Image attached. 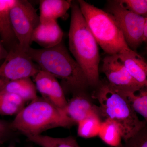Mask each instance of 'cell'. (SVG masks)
<instances>
[{
    "label": "cell",
    "mask_w": 147,
    "mask_h": 147,
    "mask_svg": "<svg viewBox=\"0 0 147 147\" xmlns=\"http://www.w3.org/2000/svg\"><path fill=\"white\" fill-rule=\"evenodd\" d=\"M118 90L125 97L136 113L142 116L147 121V87L131 89Z\"/></svg>",
    "instance_id": "cell-17"
},
{
    "label": "cell",
    "mask_w": 147,
    "mask_h": 147,
    "mask_svg": "<svg viewBox=\"0 0 147 147\" xmlns=\"http://www.w3.org/2000/svg\"><path fill=\"white\" fill-rule=\"evenodd\" d=\"M121 147H147V126L125 142Z\"/></svg>",
    "instance_id": "cell-23"
},
{
    "label": "cell",
    "mask_w": 147,
    "mask_h": 147,
    "mask_svg": "<svg viewBox=\"0 0 147 147\" xmlns=\"http://www.w3.org/2000/svg\"><path fill=\"white\" fill-rule=\"evenodd\" d=\"M77 1L92 34L107 55L131 50L125 42L117 22L110 13L84 0Z\"/></svg>",
    "instance_id": "cell-5"
},
{
    "label": "cell",
    "mask_w": 147,
    "mask_h": 147,
    "mask_svg": "<svg viewBox=\"0 0 147 147\" xmlns=\"http://www.w3.org/2000/svg\"><path fill=\"white\" fill-rule=\"evenodd\" d=\"M37 90L42 97L61 110H64L67 101L62 87L52 74L40 70L34 77Z\"/></svg>",
    "instance_id": "cell-10"
},
{
    "label": "cell",
    "mask_w": 147,
    "mask_h": 147,
    "mask_svg": "<svg viewBox=\"0 0 147 147\" xmlns=\"http://www.w3.org/2000/svg\"><path fill=\"white\" fill-rule=\"evenodd\" d=\"M69 0H41L39 2L40 21L47 24L65 15L71 8Z\"/></svg>",
    "instance_id": "cell-15"
},
{
    "label": "cell",
    "mask_w": 147,
    "mask_h": 147,
    "mask_svg": "<svg viewBox=\"0 0 147 147\" xmlns=\"http://www.w3.org/2000/svg\"><path fill=\"white\" fill-rule=\"evenodd\" d=\"M16 2L17 0H0V38L7 50L8 48L9 53L16 50L18 45L10 17L11 9Z\"/></svg>",
    "instance_id": "cell-12"
},
{
    "label": "cell",
    "mask_w": 147,
    "mask_h": 147,
    "mask_svg": "<svg viewBox=\"0 0 147 147\" xmlns=\"http://www.w3.org/2000/svg\"><path fill=\"white\" fill-rule=\"evenodd\" d=\"M102 122L98 114H92L78 123L77 135L85 138L98 136Z\"/></svg>",
    "instance_id": "cell-21"
},
{
    "label": "cell",
    "mask_w": 147,
    "mask_h": 147,
    "mask_svg": "<svg viewBox=\"0 0 147 147\" xmlns=\"http://www.w3.org/2000/svg\"><path fill=\"white\" fill-rule=\"evenodd\" d=\"M26 53L40 70L61 79L65 88L73 94L89 86L83 69L71 57L62 41L47 49L30 47Z\"/></svg>",
    "instance_id": "cell-1"
},
{
    "label": "cell",
    "mask_w": 147,
    "mask_h": 147,
    "mask_svg": "<svg viewBox=\"0 0 147 147\" xmlns=\"http://www.w3.org/2000/svg\"><path fill=\"white\" fill-rule=\"evenodd\" d=\"M92 98L100 103V117L114 121L118 125L124 142L145 127L147 121L140 120L137 113L119 90L108 82L100 83Z\"/></svg>",
    "instance_id": "cell-3"
},
{
    "label": "cell",
    "mask_w": 147,
    "mask_h": 147,
    "mask_svg": "<svg viewBox=\"0 0 147 147\" xmlns=\"http://www.w3.org/2000/svg\"><path fill=\"white\" fill-rule=\"evenodd\" d=\"M118 55L130 76L140 86L147 87V64L144 59L132 50Z\"/></svg>",
    "instance_id": "cell-14"
},
{
    "label": "cell",
    "mask_w": 147,
    "mask_h": 147,
    "mask_svg": "<svg viewBox=\"0 0 147 147\" xmlns=\"http://www.w3.org/2000/svg\"><path fill=\"white\" fill-rule=\"evenodd\" d=\"M25 103L16 95L0 91V115H17L24 108Z\"/></svg>",
    "instance_id": "cell-20"
},
{
    "label": "cell",
    "mask_w": 147,
    "mask_h": 147,
    "mask_svg": "<svg viewBox=\"0 0 147 147\" xmlns=\"http://www.w3.org/2000/svg\"><path fill=\"white\" fill-rule=\"evenodd\" d=\"M11 124L13 129L26 137L56 127L69 128L75 124L63 110L38 96L16 115Z\"/></svg>",
    "instance_id": "cell-4"
},
{
    "label": "cell",
    "mask_w": 147,
    "mask_h": 147,
    "mask_svg": "<svg viewBox=\"0 0 147 147\" xmlns=\"http://www.w3.org/2000/svg\"><path fill=\"white\" fill-rule=\"evenodd\" d=\"M0 66V90L14 80L34 77L40 70L26 53L11 51Z\"/></svg>",
    "instance_id": "cell-8"
},
{
    "label": "cell",
    "mask_w": 147,
    "mask_h": 147,
    "mask_svg": "<svg viewBox=\"0 0 147 147\" xmlns=\"http://www.w3.org/2000/svg\"><path fill=\"white\" fill-rule=\"evenodd\" d=\"M63 35L57 21L45 24L40 23L33 33L32 42H36L42 48H51L62 41Z\"/></svg>",
    "instance_id": "cell-13"
},
{
    "label": "cell",
    "mask_w": 147,
    "mask_h": 147,
    "mask_svg": "<svg viewBox=\"0 0 147 147\" xmlns=\"http://www.w3.org/2000/svg\"><path fill=\"white\" fill-rule=\"evenodd\" d=\"M70 8L69 50L86 74L90 86H97L100 83L98 44L89 28L77 1H72Z\"/></svg>",
    "instance_id": "cell-2"
},
{
    "label": "cell",
    "mask_w": 147,
    "mask_h": 147,
    "mask_svg": "<svg viewBox=\"0 0 147 147\" xmlns=\"http://www.w3.org/2000/svg\"><path fill=\"white\" fill-rule=\"evenodd\" d=\"M124 8L139 16L147 17L146 0H118Z\"/></svg>",
    "instance_id": "cell-22"
},
{
    "label": "cell",
    "mask_w": 147,
    "mask_h": 147,
    "mask_svg": "<svg viewBox=\"0 0 147 147\" xmlns=\"http://www.w3.org/2000/svg\"><path fill=\"white\" fill-rule=\"evenodd\" d=\"M143 42H146L147 40V20L145 21L143 32Z\"/></svg>",
    "instance_id": "cell-26"
},
{
    "label": "cell",
    "mask_w": 147,
    "mask_h": 147,
    "mask_svg": "<svg viewBox=\"0 0 147 147\" xmlns=\"http://www.w3.org/2000/svg\"><path fill=\"white\" fill-rule=\"evenodd\" d=\"M9 52L5 47L0 38V61L5 60L7 57Z\"/></svg>",
    "instance_id": "cell-25"
},
{
    "label": "cell",
    "mask_w": 147,
    "mask_h": 147,
    "mask_svg": "<svg viewBox=\"0 0 147 147\" xmlns=\"http://www.w3.org/2000/svg\"><path fill=\"white\" fill-rule=\"evenodd\" d=\"M16 147L14 145H13V144H11L9 145V146L8 147Z\"/></svg>",
    "instance_id": "cell-27"
},
{
    "label": "cell",
    "mask_w": 147,
    "mask_h": 147,
    "mask_svg": "<svg viewBox=\"0 0 147 147\" xmlns=\"http://www.w3.org/2000/svg\"><path fill=\"white\" fill-rule=\"evenodd\" d=\"M10 17L18 44L15 50L26 53L30 47L33 33L40 24L39 15L28 1L17 0L11 9Z\"/></svg>",
    "instance_id": "cell-6"
},
{
    "label": "cell",
    "mask_w": 147,
    "mask_h": 147,
    "mask_svg": "<svg viewBox=\"0 0 147 147\" xmlns=\"http://www.w3.org/2000/svg\"><path fill=\"white\" fill-rule=\"evenodd\" d=\"M27 140L41 147H80L73 136L59 138L40 135L28 136Z\"/></svg>",
    "instance_id": "cell-18"
},
{
    "label": "cell",
    "mask_w": 147,
    "mask_h": 147,
    "mask_svg": "<svg viewBox=\"0 0 147 147\" xmlns=\"http://www.w3.org/2000/svg\"><path fill=\"white\" fill-rule=\"evenodd\" d=\"M107 12L117 22L129 47L131 50L137 49L143 42V29L147 17L139 16L127 10L118 1L109 2Z\"/></svg>",
    "instance_id": "cell-7"
},
{
    "label": "cell",
    "mask_w": 147,
    "mask_h": 147,
    "mask_svg": "<svg viewBox=\"0 0 147 147\" xmlns=\"http://www.w3.org/2000/svg\"><path fill=\"white\" fill-rule=\"evenodd\" d=\"M98 136L110 146L121 147V135L118 125L114 121L106 119L101 123Z\"/></svg>",
    "instance_id": "cell-19"
},
{
    "label": "cell",
    "mask_w": 147,
    "mask_h": 147,
    "mask_svg": "<svg viewBox=\"0 0 147 147\" xmlns=\"http://www.w3.org/2000/svg\"><path fill=\"white\" fill-rule=\"evenodd\" d=\"M0 91L16 95L26 102H31L38 97L36 87L30 77L21 78L11 82Z\"/></svg>",
    "instance_id": "cell-16"
},
{
    "label": "cell",
    "mask_w": 147,
    "mask_h": 147,
    "mask_svg": "<svg viewBox=\"0 0 147 147\" xmlns=\"http://www.w3.org/2000/svg\"><path fill=\"white\" fill-rule=\"evenodd\" d=\"M102 71L108 84L119 90H127L142 87L127 70L118 54L107 55L102 60Z\"/></svg>",
    "instance_id": "cell-9"
},
{
    "label": "cell",
    "mask_w": 147,
    "mask_h": 147,
    "mask_svg": "<svg viewBox=\"0 0 147 147\" xmlns=\"http://www.w3.org/2000/svg\"><path fill=\"white\" fill-rule=\"evenodd\" d=\"M64 111L75 124H78L92 114H97L100 116L98 106L94 104L83 91L73 94V97L67 101Z\"/></svg>",
    "instance_id": "cell-11"
},
{
    "label": "cell",
    "mask_w": 147,
    "mask_h": 147,
    "mask_svg": "<svg viewBox=\"0 0 147 147\" xmlns=\"http://www.w3.org/2000/svg\"><path fill=\"white\" fill-rule=\"evenodd\" d=\"M11 122L0 119V146L13 139L18 132L12 127Z\"/></svg>",
    "instance_id": "cell-24"
}]
</instances>
